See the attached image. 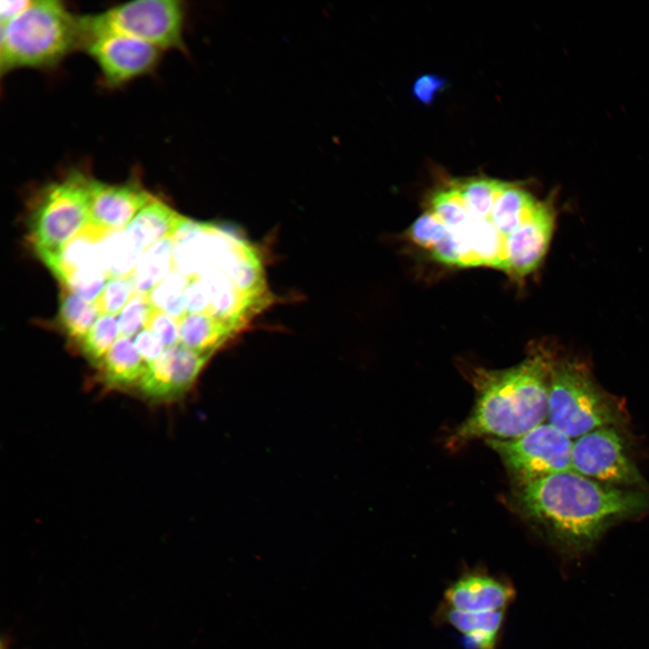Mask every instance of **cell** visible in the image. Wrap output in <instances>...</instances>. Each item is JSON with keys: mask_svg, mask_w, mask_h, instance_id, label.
<instances>
[{"mask_svg": "<svg viewBox=\"0 0 649 649\" xmlns=\"http://www.w3.org/2000/svg\"><path fill=\"white\" fill-rule=\"evenodd\" d=\"M508 505L550 540L584 549L610 526L649 514V489L603 484L567 471L514 486Z\"/></svg>", "mask_w": 649, "mask_h": 649, "instance_id": "obj_1", "label": "cell"}, {"mask_svg": "<svg viewBox=\"0 0 649 649\" xmlns=\"http://www.w3.org/2000/svg\"><path fill=\"white\" fill-rule=\"evenodd\" d=\"M555 357L538 345L510 368L473 369L469 376L475 390L473 407L449 434L446 447L456 451L478 439H514L543 424Z\"/></svg>", "mask_w": 649, "mask_h": 649, "instance_id": "obj_2", "label": "cell"}, {"mask_svg": "<svg viewBox=\"0 0 649 649\" xmlns=\"http://www.w3.org/2000/svg\"><path fill=\"white\" fill-rule=\"evenodd\" d=\"M80 16L57 0H36L20 15L1 24V73L18 69H50L81 48Z\"/></svg>", "mask_w": 649, "mask_h": 649, "instance_id": "obj_3", "label": "cell"}, {"mask_svg": "<svg viewBox=\"0 0 649 649\" xmlns=\"http://www.w3.org/2000/svg\"><path fill=\"white\" fill-rule=\"evenodd\" d=\"M547 418L571 439L604 426L622 428L627 422L623 404L599 385L584 361L557 356L549 379Z\"/></svg>", "mask_w": 649, "mask_h": 649, "instance_id": "obj_4", "label": "cell"}, {"mask_svg": "<svg viewBox=\"0 0 649 649\" xmlns=\"http://www.w3.org/2000/svg\"><path fill=\"white\" fill-rule=\"evenodd\" d=\"M91 178L71 170L37 195L29 216V239L36 253L60 251L89 224Z\"/></svg>", "mask_w": 649, "mask_h": 649, "instance_id": "obj_5", "label": "cell"}, {"mask_svg": "<svg viewBox=\"0 0 649 649\" xmlns=\"http://www.w3.org/2000/svg\"><path fill=\"white\" fill-rule=\"evenodd\" d=\"M185 6L178 0H135L80 16L82 38L98 32L130 36L162 51L182 49Z\"/></svg>", "mask_w": 649, "mask_h": 649, "instance_id": "obj_6", "label": "cell"}, {"mask_svg": "<svg viewBox=\"0 0 649 649\" xmlns=\"http://www.w3.org/2000/svg\"><path fill=\"white\" fill-rule=\"evenodd\" d=\"M573 440L550 423L514 439H487L500 458L513 486L571 470Z\"/></svg>", "mask_w": 649, "mask_h": 649, "instance_id": "obj_7", "label": "cell"}, {"mask_svg": "<svg viewBox=\"0 0 649 649\" xmlns=\"http://www.w3.org/2000/svg\"><path fill=\"white\" fill-rule=\"evenodd\" d=\"M620 429L604 426L574 439L571 471L610 486L649 489Z\"/></svg>", "mask_w": 649, "mask_h": 649, "instance_id": "obj_8", "label": "cell"}, {"mask_svg": "<svg viewBox=\"0 0 649 649\" xmlns=\"http://www.w3.org/2000/svg\"><path fill=\"white\" fill-rule=\"evenodd\" d=\"M80 50L93 59L108 87H119L151 72L162 53L153 45L115 32L86 35Z\"/></svg>", "mask_w": 649, "mask_h": 649, "instance_id": "obj_9", "label": "cell"}, {"mask_svg": "<svg viewBox=\"0 0 649 649\" xmlns=\"http://www.w3.org/2000/svg\"><path fill=\"white\" fill-rule=\"evenodd\" d=\"M556 193L540 200L531 216L504 237L506 273L517 281L537 270L544 259L556 222Z\"/></svg>", "mask_w": 649, "mask_h": 649, "instance_id": "obj_10", "label": "cell"}, {"mask_svg": "<svg viewBox=\"0 0 649 649\" xmlns=\"http://www.w3.org/2000/svg\"><path fill=\"white\" fill-rule=\"evenodd\" d=\"M210 357L181 344L166 348L158 360L148 365L138 387L145 397L154 400L180 397L192 387Z\"/></svg>", "mask_w": 649, "mask_h": 649, "instance_id": "obj_11", "label": "cell"}, {"mask_svg": "<svg viewBox=\"0 0 649 649\" xmlns=\"http://www.w3.org/2000/svg\"><path fill=\"white\" fill-rule=\"evenodd\" d=\"M154 198L137 180L107 184L92 178L88 224L105 233L121 231Z\"/></svg>", "mask_w": 649, "mask_h": 649, "instance_id": "obj_12", "label": "cell"}, {"mask_svg": "<svg viewBox=\"0 0 649 649\" xmlns=\"http://www.w3.org/2000/svg\"><path fill=\"white\" fill-rule=\"evenodd\" d=\"M515 595L512 584L503 578L474 570L462 574L447 587L442 605L465 612L507 610Z\"/></svg>", "mask_w": 649, "mask_h": 649, "instance_id": "obj_13", "label": "cell"}, {"mask_svg": "<svg viewBox=\"0 0 649 649\" xmlns=\"http://www.w3.org/2000/svg\"><path fill=\"white\" fill-rule=\"evenodd\" d=\"M507 610L465 612L442 605L441 619L455 629L467 649H498Z\"/></svg>", "mask_w": 649, "mask_h": 649, "instance_id": "obj_14", "label": "cell"}, {"mask_svg": "<svg viewBox=\"0 0 649 649\" xmlns=\"http://www.w3.org/2000/svg\"><path fill=\"white\" fill-rule=\"evenodd\" d=\"M180 216L166 203L155 197L133 219L123 234L142 254L158 242L169 237Z\"/></svg>", "mask_w": 649, "mask_h": 649, "instance_id": "obj_15", "label": "cell"}, {"mask_svg": "<svg viewBox=\"0 0 649 649\" xmlns=\"http://www.w3.org/2000/svg\"><path fill=\"white\" fill-rule=\"evenodd\" d=\"M101 380L110 388H128L140 382L148 364L130 337L119 335L99 365Z\"/></svg>", "mask_w": 649, "mask_h": 649, "instance_id": "obj_16", "label": "cell"}, {"mask_svg": "<svg viewBox=\"0 0 649 649\" xmlns=\"http://www.w3.org/2000/svg\"><path fill=\"white\" fill-rule=\"evenodd\" d=\"M178 324L181 345L210 356L237 334L227 324L204 314H187Z\"/></svg>", "mask_w": 649, "mask_h": 649, "instance_id": "obj_17", "label": "cell"}, {"mask_svg": "<svg viewBox=\"0 0 649 649\" xmlns=\"http://www.w3.org/2000/svg\"><path fill=\"white\" fill-rule=\"evenodd\" d=\"M539 201L525 188L510 184L497 198L489 220L506 237L531 216Z\"/></svg>", "mask_w": 649, "mask_h": 649, "instance_id": "obj_18", "label": "cell"}, {"mask_svg": "<svg viewBox=\"0 0 649 649\" xmlns=\"http://www.w3.org/2000/svg\"><path fill=\"white\" fill-rule=\"evenodd\" d=\"M173 269V243L170 237L158 242L139 257L130 274L134 292L149 294Z\"/></svg>", "mask_w": 649, "mask_h": 649, "instance_id": "obj_19", "label": "cell"}, {"mask_svg": "<svg viewBox=\"0 0 649 649\" xmlns=\"http://www.w3.org/2000/svg\"><path fill=\"white\" fill-rule=\"evenodd\" d=\"M458 232L464 236L479 266L506 272L504 237L490 220H474L468 228Z\"/></svg>", "mask_w": 649, "mask_h": 649, "instance_id": "obj_20", "label": "cell"}, {"mask_svg": "<svg viewBox=\"0 0 649 649\" xmlns=\"http://www.w3.org/2000/svg\"><path fill=\"white\" fill-rule=\"evenodd\" d=\"M100 315L96 301H87L66 288L60 292L58 322L71 340L80 343Z\"/></svg>", "mask_w": 649, "mask_h": 649, "instance_id": "obj_21", "label": "cell"}, {"mask_svg": "<svg viewBox=\"0 0 649 649\" xmlns=\"http://www.w3.org/2000/svg\"><path fill=\"white\" fill-rule=\"evenodd\" d=\"M511 183L487 178H473L452 183L473 220H489L498 196Z\"/></svg>", "mask_w": 649, "mask_h": 649, "instance_id": "obj_22", "label": "cell"}, {"mask_svg": "<svg viewBox=\"0 0 649 649\" xmlns=\"http://www.w3.org/2000/svg\"><path fill=\"white\" fill-rule=\"evenodd\" d=\"M190 277L174 268L147 294L151 305L176 320L187 315L185 291Z\"/></svg>", "mask_w": 649, "mask_h": 649, "instance_id": "obj_23", "label": "cell"}, {"mask_svg": "<svg viewBox=\"0 0 649 649\" xmlns=\"http://www.w3.org/2000/svg\"><path fill=\"white\" fill-rule=\"evenodd\" d=\"M119 334L118 318L113 315L103 314L80 342V351L90 362L98 366L119 337Z\"/></svg>", "mask_w": 649, "mask_h": 649, "instance_id": "obj_24", "label": "cell"}, {"mask_svg": "<svg viewBox=\"0 0 649 649\" xmlns=\"http://www.w3.org/2000/svg\"><path fill=\"white\" fill-rule=\"evenodd\" d=\"M430 210L450 230L458 232L468 228L474 221L468 213L458 192L451 185L433 194Z\"/></svg>", "mask_w": 649, "mask_h": 649, "instance_id": "obj_25", "label": "cell"}, {"mask_svg": "<svg viewBox=\"0 0 649 649\" xmlns=\"http://www.w3.org/2000/svg\"><path fill=\"white\" fill-rule=\"evenodd\" d=\"M109 276L100 266L91 265L69 273L61 283L64 288L89 302H95L101 294Z\"/></svg>", "mask_w": 649, "mask_h": 649, "instance_id": "obj_26", "label": "cell"}, {"mask_svg": "<svg viewBox=\"0 0 649 649\" xmlns=\"http://www.w3.org/2000/svg\"><path fill=\"white\" fill-rule=\"evenodd\" d=\"M154 308L147 295L135 292L118 316L120 335H136L145 327Z\"/></svg>", "mask_w": 649, "mask_h": 649, "instance_id": "obj_27", "label": "cell"}, {"mask_svg": "<svg viewBox=\"0 0 649 649\" xmlns=\"http://www.w3.org/2000/svg\"><path fill=\"white\" fill-rule=\"evenodd\" d=\"M130 277H111L96 300L101 315H115L134 294Z\"/></svg>", "mask_w": 649, "mask_h": 649, "instance_id": "obj_28", "label": "cell"}, {"mask_svg": "<svg viewBox=\"0 0 649 649\" xmlns=\"http://www.w3.org/2000/svg\"><path fill=\"white\" fill-rule=\"evenodd\" d=\"M448 228L431 211L421 215L408 229L413 242L427 251L446 233Z\"/></svg>", "mask_w": 649, "mask_h": 649, "instance_id": "obj_29", "label": "cell"}, {"mask_svg": "<svg viewBox=\"0 0 649 649\" xmlns=\"http://www.w3.org/2000/svg\"><path fill=\"white\" fill-rule=\"evenodd\" d=\"M145 329L156 334L166 348L180 344L178 320L161 310L153 309Z\"/></svg>", "mask_w": 649, "mask_h": 649, "instance_id": "obj_30", "label": "cell"}, {"mask_svg": "<svg viewBox=\"0 0 649 649\" xmlns=\"http://www.w3.org/2000/svg\"><path fill=\"white\" fill-rule=\"evenodd\" d=\"M447 85V80L435 74H425L414 82L413 96L424 105L431 104Z\"/></svg>", "mask_w": 649, "mask_h": 649, "instance_id": "obj_31", "label": "cell"}, {"mask_svg": "<svg viewBox=\"0 0 649 649\" xmlns=\"http://www.w3.org/2000/svg\"><path fill=\"white\" fill-rule=\"evenodd\" d=\"M133 343L148 365L158 360L165 351L162 341L148 329L139 332L133 339Z\"/></svg>", "mask_w": 649, "mask_h": 649, "instance_id": "obj_32", "label": "cell"}, {"mask_svg": "<svg viewBox=\"0 0 649 649\" xmlns=\"http://www.w3.org/2000/svg\"><path fill=\"white\" fill-rule=\"evenodd\" d=\"M33 0H2L0 2L1 24L10 22L23 13Z\"/></svg>", "mask_w": 649, "mask_h": 649, "instance_id": "obj_33", "label": "cell"}, {"mask_svg": "<svg viewBox=\"0 0 649 649\" xmlns=\"http://www.w3.org/2000/svg\"><path fill=\"white\" fill-rule=\"evenodd\" d=\"M1 649H8L7 647L5 646L4 642L2 643Z\"/></svg>", "mask_w": 649, "mask_h": 649, "instance_id": "obj_34", "label": "cell"}]
</instances>
